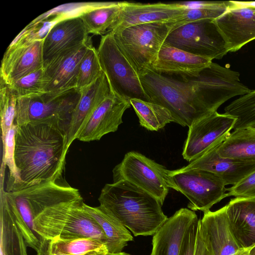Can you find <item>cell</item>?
<instances>
[{"mask_svg":"<svg viewBox=\"0 0 255 255\" xmlns=\"http://www.w3.org/2000/svg\"><path fill=\"white\" fill-rule=\"evenodd\" d=\"M223 141L216 142L187 165L178 170L208 171L221 179L225 185L232 186L255 171V161H243L220 157L217 148Z\"/></svg>","mask_w":255,"mask_h":255,"instance_id":"e0dca14e","label":"cell"},{"mask_svg":"<svg viewBox=\"0 0 255 255\" xmlns=\"http://www.w3.org/2000/svg\"><path fill=\"white\" fill-rule=\"evenodd\" d=\"M0 84V115L3 141L14 122L17 98L9 86L1 80Z\"/></svg>","mask_w":255,"mask_h":255,"instance_id":"836d02e7","label":"cell"},{"mask_svg":"<svg viewBox=\"0 0 255 255\" xmlns=\"http://www.w3.org/2000/svg\"><path fill=\"white\" fill-rule=\"evenodd\" d=\"M43 39V64L64 52L91 42L79 17L56 22Z\"/></svg>","mask_w":255,"mask_h":255,"instance_id":"ac0fdd59","label":"cell"},{"mask_svg":"<svg viewBox=\"0 0 255 255\" xmlns=\"http://www.w3.org/2000/svg\"><path fill=\"white\" fill-rule=\"evenodd\" d=\"M210 59L197 56L163 44L151 69L160 74L195 77L211 63Z\"/></svg>","mask_w":255,"mask_h":255,"instance_id":"7402d4cb","label":"cell"},{"mask_svg":"<svg viewBox=\"0 0 255 255\" xmlns=\"http://www.w3.org/2000/svg\"><path fill=\"white\" fill-rule=\"evenodd\" d=\"M139 119L140 126L151 131H157L170 122H174L169 111L165 107L152 102L139 99L129 100Z\"/></svg>","mask_w":255,"mask_h":255,"instance_id":"4dcf8cb0","label":"cell"},{"mask_svg":"<svg viewBox=\"0 0 255 255\" xmlns=\"http://www.w3.org/2000/svg\"><path fill=\"white\" fill-rule=\"evenodd\" d=\"M197 217L188 208L176 211L153 235L150 255H179L185 234Z\"/></svg>","mask_w":255,"mask_h":255,"instance_id":"44dd1931","label":"cell"},{"mask_svg":"<svg viewBox=\"0 0 255 255\" xmlns=\"http://www.w3.org/2000/svg\"><path fill=\"white\" fill-rule=\"evenodd\" d=\"M236 121L232 116L216 112L194 122L189 127L182 151L183 158L190 162L216 142L224 141Z\"/></svg>","mask_w":255,"mask_h":255,"instance_id":"4fadbf2b","label":"cell"},{"mask_svg":"<svg viewBox=\"0 0 255 255\" xmlns=\"http://www.w3.org/2000/svg\"><path fill=\"white\" fill-rule=\"evenodd\" d=\"M251 248L246 253H245L244 255H249V252H250V250Z\"/></svg>","mask_w":255,"mask_h":255,"instance_id":"60d3db41","label":"cell"},{"mask_svg":"<svg viewBox=\"0 0 255 255\" xmlns=\"http://www.w3.org/2000/svg\"><path fill=\"white\" fill-rule=\"evenodd\" d=\"M54 255H101L108 253L106 245L92 238L44 239L41 244Z\"/></svg>","mask_w":255,"mask_h":255,"instance_id":"4316f807","label":"cell"},{"mask_svg":"<svg viewBox=\"0 0 255 255\" xmlns=\"http://www.w3.org/2000/svg\"><path fill=\"white\" fill-rule=\"evenodd\" d=\"M84 204L81 198L46 209L34 220L36 232L44 239L86 237L106 245L104 232Z\"/></svg>","mask_w":255,"mask_h":255,"instance_id":"5b68a950","label":"cell"},{"mask_svg":"<svg viewBox=\"0 0 255 255\" xmlns=\"http://www.w3.org/2000/svg\"><path fill=\"white\" fill-rule=\"evenodd\" d=\"M80 92V97L72 113L67 131L69 147L76 139L98 106L113 93L103 72L98 79Z\"/></svg>","mask_w":255,"mask_h":255,"instance_id":"603a6c76","label":"cell"},{"mask_svg":"<svg viewBox=\"0 0 255 255\" xmlns=\"http://www.w3.org/2000/svg\"><path fill=\"white\" fill-rule=\"evenodd\" d=\"M102 73L97 49L91 43L80 64L76 89L80 91L89 86Z\"/></svg>","mask_w":255,"mask_h":255,"instance_id":"d6a6232c","label":"cell"},{"mask_svg":"<svg viewBox=\"0 0 255 255\" xmlns=\"http://www.w3.org/2000/svg\"><path fill=\"white\" fill-rule=\"evenodd\" d=\"M84 206L104 232L107 238L106 246L108 253H121L124 247L127 246L128 243L133 240L128 229L101 207H93L85 203Z\"/></svg>","mask_w":255,"mask_h":255,"instance_id":"d4e9b609","label":"cell"},{"mask_svg":"<svg viewBox=\"0 0 255 255\" xmlns=\"http://www.w3.org/2000/svg\"><path fill=\"white\" fill-rule=\"evenodd\" d=\"M41 28V23L28 24L7 47L0 70V80L6 85L43 68Z\"/></svg>","mask_w":255,"mask_h":255,"instance_id":"ba28073f","label":"cell"},{"mask_svg":"<svg viewBox=\"0 0 255 255\" xmlns=\"http://www.w3.org/2000/svg\"><path fill=\"white\" fill-rule=\"evenodd\" d=\"M1 193V199L11 211L27 247L36 252L44 239L36 232L34 219L48 208L82 198L78 189L57 181L10 191L2 189Z\"/></svg>","mask_w":255,"mask_h":255,"instance_id":"277c9868","label":"cell"},{"mask_svg":"<svg viewBox=\"0 0 255 255\" xmlns=\"http://www.w3.org/2000/svg\"><path fill=\"white\" fill-rule=\"evenodd\" d=\"M98 200L135 237L153 235L168 219L158 199L125 180L106 184Z\"/></svg>","mask_w":255,"mask_h":255,"instance_id":"3957f363","label":"cell"},{"mask_svg":"<svg viewBox=\"0 0 255 255\" xmlns=\"http://www.w3.org/2000/svg\"><path fill=\"white\" fill-rule=\"evenodd\" d=\"M36 255H54L49 253V252L45 249V248L41 244L38 251L36 252ZM131 255L129 254L125 253V252H121L120 253L117 254H112V253H107L104 255Z\"/></svg>","mask_w":255,"mask_h":255,"instance_id":"f35d334b","label":"cell"},{"mask_svg":"<svg viewBox=\"0 0 255 255\" xmlns=\"http://www.w3.org/2000/svg\"><path fill=\"white\" fill-rule=\"evenodd\" d=\"M1 255H28L21 230L6 202H0Z\"/></svg>","mask_w":255,"mask_h":255,"instance_id":"83f0119b","label":"cell"},{"mask_svg":"<svg viewBox=\"0 0 255 255\" xmlns=\"http://www.w3.org/2000/svg\"><path fill=\"white\" fill-rule=\"evenodd\" d=\"M80 97V91L74 89L60 93L17 98L14 123L19 126L32 122H55L67 132Z\"/></svg>","mask_w":255,"mask_h":255,"instance_id":"9c48e42d","label":"cell"},{"mask_svg":"<svg viewBox=\"0 0 255 255\" xmlns=\"http://www.w3.org/2000/svg\"><path fill=\"white\" fill-rule=\"evenodd\" d=\"M249 255H255V246L251 248Z\"/></svg>","mask_w":255,"mask_h":255,"instance_id":"ab89813d","label":"cell"},{"mask_svg":"<svg viewBox=\"0 0 255 255\" xmlns=\"http://www.w3.org/2000/svg\"><path fill=\"white\" fill-rule=\"evenodd\" d=\"M164 43L212 60L221 59L228 52L225 41L213 19L195 21L174 28Z\"/></svg>","mask_w":255,"mask_h":255,"instance_id":"30bf717a","label":"cell"},{"mask_svg":"<svg viewBox=\"0 0 255 255\" xmlns=\"http://www.w3.org/2000/svg\"><path fill=\"white\" fill-rule=\"evenodd\" d=\"M149 101L166 108L174 122L189 127L212 113L229 99L250 90L240 74L212 62L197 77L174 78L151 69L138 74Z\"/></svg>","mask_w":255,"mask_h":255,"instance_id":"6da1fadb","label":"cell"},{"mask_svg":"<svg viewBox=\"0 0 255 255\" xmlns=\"http://www.w3.org/2000/svg\"><path fill=\"white\" fill-rule=\"evenodd\" d=\"M200 230L210 255H233L242 250L231 232L226 206L215 211L204 212Z\"/></svg>","mask_w":255,"mask_h":255,"instance_id":"ffe728a7","label":"cell"},{"mask_svg":"<svg viewBox=\"0 0 255 255\" xmlns=\"http://www.w3.org/2000/svg\"><path fill=\"white\" fill-rule=\"evenodd\" d=\"M225 206L231 232L240 248L255 246V198L235 197Z\"/></svg>","mask_w":255,"mask_h":255,"instance_id":"cb8c5ba5","label":"cell"},{"mask_svg":"<svg viewBox=\"0 0 255 255\" xmlns=\"http://www.w3.org/2000/svg\"><path fill=\"white\" fill-rule=\"evenodd\" d=\"M122 9L120 2H99L79 16L89 34L104 35L116 21Z\"/></svg>","mask_w":255,"mask_h":255,"instance_id":"f1b7e54d","label":"cell"},{"mask_svg":"<svg viewBox=\"0 0 255 255\" xmlns=\"http://www.w3.org/2000/svg\"><path fill=\"white\" fill-rule=\"evenodd\" d=\"M200 225V219L197 217L185 234L179 255H210L201 236Z\"/></svg>","mask_w":255,"mask_h":255,"instance_id":"d590c367","label":"cell"},{"mask_svg":"<svg viewBox=\"0 0 255 255\" xmlns=\"http://www.w3.org/2000/svg\"><path fill=\"white\" fill-rule=\"evenodd\" d=\"M121 10L108 33L135 25L174 22L185 10L180 2L143 3L121 1Z\"/></svg>","mask_w":255,"mask_h":255,"instance_id":"5bb4252c","label":"cell"},{"mask_svg":"<svg viewBox=\"0 0 255 255\" xmlns=\"http://www.w3.org/2000/svg\"><path fill=\"white\" fill-rule=\"evenodd\" d=\"M234 5L214 20L228 52H236L255 39V7Z\"/></svg>","mask_w":255,"mask_h":255,"instance_id":"2e32d148","label":"cell"},{"mask_svg":"<svg viewBox=\"0 0 255 255\" xmlns=\"http://www.w3.org/2000/svg\"><path fill=\"white\" fill-rule=\"evenodd\" d=\"M228 197L255 198V171L237 184L227 188Z\"/></svg>","mask_w":255,"mask_h":255,"instance_id":"74e56055","label":"cell"},{"mask_svg":"<svg viewBox=\"0 0 255 255\" xmlns=\"http://www.w3.org/2000/svg\"><path fill=\"white\" fill-rule=\"evenodd\" d=\"M223 158L255 161V127L235 129L217 148Z\"/></svg>","mask_w":255,"mask_h":255,"instance_id":"484cf974","label":"cell"},{"mask_svg":"<svg viewBox=\"0 0 255 255\" xmlns=\"http://www.w3.org/2000/svg\"><path fill=\"white\" fill-rule=\"evenodd\" d=\"M68 148L67 132L57 122H32L18 126L14 161L18 184L11 190L60 179Z\"/></svg>","mask_w":255,"mask_h":255,"instance_id":"7a4b0ae2","label":"cell"},{"mask_svg":"<svg viewBox=\"0 0 255 255\" xmlns=\"http://www.w3.org/2000/svg\"><path fill=\"white\" fill-rule=\"evenodd\" d=\"M224 111L225 114L236 119L234 130L255 127V90L232 102Z\"/></svg>","mask_w":255,"mask_h":255,"instance_id":"1f68e13d","label":"cell"},{"mask_svg":"<svg viewBox=\"0 0 255 255\" xmlns=\"http://www.w3.org/2000/svg\"><path fill=\"white\" fill-rule=\"evenodd\" d=\"M169 172L163 165L132 151L114 168L113 180L127 181L151 194L162 205L170 188Z\"/></svg>","mask_w":255,"mask_h":255,"instance_id":"8fae6325","label":"cell"},{"mask_svg":"<svg viewBox=\"0 0 255 255\" xmlns=\"http://www.w3.org/2000/svg\"><path fill=\"white\" fill-rule=\"evenodd\" d=\"M90 44L64 52L43 64L45 93L76 89L80 64Z\"/></svg>","mask_w":255,"mask_h":255,"instance_id":"9a60e30c","label":"cell"},{"mask_svg":"<svg viewBox=\"0 0 255 255\" xmlns=\"http://www.w3.org/2000/svg\"><path fill=\"white\" fill-rule=\"evenodd\" d=\"M17 98L29 97L45 93L44 68L40 69L8 85Z\"/></svg>","mask_w":255,"mask_h":255,"instance_id":"e575fe53","label":"cell"},{"mask_svg":"<svg viewBox=\"0 0 255 255\" xmlns=\"http://www.w3.org/2000/svg\"><path fill=\"white\" fill-rule=\"evenodd\" d=\"M172 29L171 23H150L112 31L119 48L138 74L151 69Z\"/></svg>","mask_w":255,"mask_h":255,"instance_id":"8992f818","label":"cell"},{"mask_svg":"<svg viewBox=\"0 0 255 255\" xmlns=\"http://www.w3.org/2000/svg\"><path fill=\"white\" fill-rule=\"evenodd\" d=\"M224 183L212 173L199 170H169V186L189 200L191 210L209 211L215 204L228 197Z\"/></svg>","mask_w":255,"mask_h":255,"instance_id":"7c38bea8","label":"cell"},{"mask_svg":"<svg viewBox=\"0 0 255 255\" xmlns=\"http://www.w3.org/2000/svg\"><path fill=\"white\" fill-rule=\"evenodd\" d=\"M180 3L184 7L185 10L178 19L171 23L172 29L195 21L214 20L234 5L232 1H181Z\"/></svg>","mask_w":255,"mask_h":255,"instance_id":"f546056e","label":"cell"},{"mask_svg":"<svg viewBox=\"0 0 255 255\" xmlns=\"http://www.w3.org/2000/svg\"><path fill=\"white\" fill-rule=\"evenodd\" d=\"M130 106L129 101L111 94L96 108L76 139L88 142L98 140L116 131L123 123L124 112Z\"/></svg>","mask_w":255,"mask_h":255,"instance_id":"d6986e66","label":"cell"},{"mask_svg":"<svg viewBox=\"0 0 255 255\" xmlns=\"http://www.w3.org/2000/svg\"><path fill=\"white\" fill-rule=\"evenodd\" d=\"M97 51L102 70L115 96L129 102L132 99L149 102L138 73L119 48L112 33L101 36Z\"/></svg>","mask_w":255,"mask_h":255,"instance_id":"52a82bcc","label":"cell"},{"mask_svg":"<svg viewBox=\"0 0 255 255\" xmlns=\"http://www.w3.org/2000/svg\"><path fill=\"white\" fill-rule=\"evenodd\" d=\"M18 126L14 123L7 133L2 141L3 147V162L8 168L9 178L6 191L15 188L18 184V178L14 161L15 136Z\"/></svg>","mask_w":255,"mask_h":255,"instance_id":"8d00e7d4","label":"cell"}]
</instances>
